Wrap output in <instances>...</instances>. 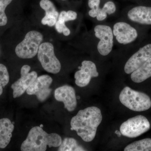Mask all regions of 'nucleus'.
Wrapping results in <instances>:
<instances>
[{
    "instance_id": "nucleus-12",
    "label": "nucleus",
    "mask_w": 151,
    "mask_h": 151,
    "mask_svg": "<svg viewBox=\"0 0 151 151\" xmlns=\"http://www.w3.org/2000/svg\"><path fill=\"white\" fill-rule=\"evenodd\" d=\"M151 57V44L141 47L127 60L124 71L127 74H131L144 64Z\"/></svg>"
},
{
    "instance_id": "nucleus-22",
    "label": "nucleus",
    "mask_w": 151,
    "mask_h": 151,
    "mask_svg": "<svg viewBox=\"0 0 151 151\" xmlns=\"http://www.w3.org/2000/svg\"><path fill=\"white\" fill-rule=\"evenodd\" d=\"M77 14L74 11L69 10L68 12L62 11L59 14L58 20L60 22L65 23L75 20L77 18Z\"/></svg>"
},
{
    "instance_id": "nucleus-8",
    "label": "nucleus",
    "mask_w": 151,
    "mask_h": 151,
    "mask_svg": "<svg viewBox=\"0 0 151 151\" xmlns=\"http://www.w3.org/2000/svg\"><path fill=\"white\" fill-rule=\"evenodd\" d=\"M52 82V78L47 75L38 77L27 90V94L35 95L38 100L43 102L48 98L52 89L50 86Z\"/></svg>"
},
{
    "instance_id": "nucleus-26",
    "label": "nucleus",
    "mask_w": 151,
    "mask_h": 151,
    "mask_svg": "<svg viewBox=\"0 0 151 151\" xmlns=\"http://www.w3.org/2000/svg\"><path fill=\"white\" fill-rule=\"evenodd\" d=\"M107 17V14L103 11V9L100 8L98 11V14L96 18L97 20L99 21H102L104 20Z\"/></svg>"
},
{
    "instance_id": "nucleus-28",
    "label": "nucleus",
    "mask_w": 151,
    "mask_h": 151,
    "mask_svg": "<svg viewBox=\"0 0 151 151\" xmlns=\"http://www.w3.org/2000/svg\"><path fill=\"white\" fill-rule=\"evenodd\" d=\"M115 134H116L118 135V137H120L121 136V135H122V134H121V132H119L118 130H116V131H115Z\"/></svg>"
},
{
    "instance_id": "nucleus-6",
    "label": "nucleus",
    "mask_w": 151,
    "mask_h": 151,
    "mask_svg": "<svg viewBox=\"0 0 151 151\" xmlns=\"http://www.w3.org/2000/svg\"><path fill=\"white\" fill-rule=\"evenodd\" d=\"M150 124L145 116L139 115L128 119L120 127V132L124 137L130 138L137 137L148 132Z\"/></svg>"
},
{
    "instance_id": "nucleus-19",
    "label": "nucleus",
    "mask_w": 151,
    "mask_h": 151,
    "mask_svg": "<svg viewBox=\"0 0 151 151\" xmlns=\"http://www.w3.org/2000/svg\"><path fill=\"white\" fill-rule=\"evenodd\" d=\"M58 151H85L81 146L78 145L77 141L72 138H66L62 141Z\"/></svg>"
},
{
    "instance_id": "nucleus-29",
    "label": "nucleus",
    "mask_w": 151,
    "mask_h": 151,
    "mask_svg": "<svg viewBox=\"0 0 151 151\" xmlns=\"http://www.w3.org/2000/svg\"><path fill=\"white\" fill-rule=\"evenodd\" d=\"M62 1H65V0H62Z\"/></svg>"
},
{
    "instance_id": "nucleus-17",
    "label": "nucleus",
    "mask_w": 151,
    "mask_h": 151,
    "mask_svg": "<svg viewBox=\"0 0 151 151\" xmlns=\"http://www.w3.org/2000/svg\"><path fill=\"white\" fill-rule=\"evenodd\" d=\"M151 77V57L131 73L132 81L135 83H140Z\"/></svg>"
},
{
    "instance_id": "nucleus-20",
    "label": "nucleus",
    "mask_w": 151,
    "mask_h": 151,
    "mask_svg": "<svg viewBox=\"0 0 151 151\" xmlns=\"http://www.w3.org/2000/svg\"><path fill=\"white\" fill-rule=\"evenodd\" d=\"M9 76L5 65L0 63V95L2 94L3 88L8 84Z\"/></svg>"
},
{
    "instance_id": "nucleus-3",
    "label": "nucleus",
    "mask_w": 151,
    "mask_h": 151,
    "mask_svg": "<svg viewBox=\"0 0 151 151\" xmlns=\"http://www.w3.org/2000/svg\"><path fill=\"white\" fill-rule=\"evenodd\" d=\"M119 100L125 107L136 112L146 111L151 107V100L148 95L133 90L129 86L122 90Z\"/></svg>"
},
{
    "instance_id": "nucleus-18",
    "label": "nucleus",
    "mask_w": 151,
    "mask_h": 151,
    "mask_svg": "<svg viewBox=\"0 0 151 151\" xmlns=\"http://www.w3.org/2000/svg\"><path fill=\"white\" fill-rule=\"evenodd\" d=\"M125 151H151V139L147 138L131 143L124 149Z\"/></svg>"
},
{
    "instance_id": "nucleus-1",
    "label": "nucleus",
    "mask_w": 151,
    "mask_h": 151,
    "mask_svg": "<svg viewBox=\"0 0 151 151\" xmlns=\"http://www.w3.org/2000/svg\"><path fill=\"white\" fill-rule=\"evenodd\" d=\"M103 119L101 111L94 106L80 110L70 121L71 130L76 132L83 141L92 142L96 136L97 129Z\"/></svg>"
},
{
    "instance_id": "nucleus-24",
    "label": "nucleus",
    "mask_w": 151,
    "mask_h": 151,
    "mask_svg": "<svg viewBox=\"0 0 151 151\" xmlns=\"http://www.w3.org/2000/svg\"><path fill=\"white\" fill-rule=\"evenodd\" d=\"M103 11H105L107 14H112L116 12V8L115 4L113 2L109 1L105 3L103 6Z\"/></svg>"
},
{
    "instance_id": "nucleus-23",
    "label": "nucleus",
    "mask_w": 151,
    "mask_h": 151,
    "mask_svg": "<svg viewBox=\"0 0 151 151\" xmlns=\"http://www.w3.org/2000/svg\"><path fill=\"white\" fill-rule=\"evenodd\" d=\"M55 27L58 32L60 33H63L65 36H67L70 34V29L67 27L65 23L60 22L57 20L55 24Z\"/></svg>"
},
{
    "instance_id": "nucleus-10",
    "label": "nucleus",
    "mask_w": 151,
    "mask_h": 151,
    "mask_svg": "<svg viewBox=\"0 0 151 151\" xmlns=\"http://www.w3.org/2000/svg\"><path fill=\"white\" fill-rule=\"evenodd\" d=\"M113 35L119 43L127 45L134 41L138 37L137 31L125 22H118L113 26Z\"/></svg>"
},
{
    "instance_id": "nucleus-16",
    "label": "nucleus",
    "mask_w": 151,
    "mask_h": 151,
    "mask_svg": "<svg viewBox=\"0 0 151 151\" xmlns=\"http://www.w3.org/2000/svg\"><path fill=\"white\" fill-rule=\"evenodd\" d=\"M14 129L13 124L9 119H0V148H5L9 145Z\"/></svg>"
},
{
    "instance_id": "nucleus-2",
    "label": "nucleus",
    "mask_w": 151,
    "mask_h": 151,
    "mask_svg": "<svg viewBox=\"0 0 151 151\" xmlns=\"http://www.w3.org/2000/svg\"><path fill=\"white\" fill-rule=\"evenodd\" d=\"M62 139L56 133L48 134L40 127L32 128L29 132L25 140L22 143L21 150L22 151H45L47 146L59 147Z\"/></svg>"
},
{
    "instance_id": "nucleus-5",
    "label": "nucleus",
    "mask_w": 151,
    "mask_h": 151,
    "mask_svg": "<svg viewBox=\"0 0 151 151\" xmlns=\"http://www.w3.org/2000/svg\"><path fill=\"white\" fill-rule=\"evenodd\" d=\"M38 58L45 70L56 74L61 70V64L54 52V46L50 42L41 43L37 52Z\"/></svg>"
},
{
    "instance_id": "nucleus-4",
    "label": "nucleus",
    "mask_w": 151,
    "mask_h": 151,
    "mask_svg": "<svg viewBox=\"0 0 151 151\" xmlns=\"http://www.w3.org/2000/svg\"><path fill=\"white\" fill-rule=\"evenodd\" d=\"M43 39V35L40 32L35 30L29 32L23 40L16 47L17 56L22 59L34 57L37 54Z\"/></svg>"
},
{
    "instance_id": "nucleus-9",
    "label": "nucleus",
    "mask_w": 151,
    "mask_h": 151,
    "mask_svg": "<svg viewBox=\"0 0 151 151\" xmlns=\"http://www.w3.org/2000/svg\"><path fill=\"white\" fill-rule=\"evenodd\" d=\"M30 69L31 67L27 65L22 67L20 78L12 85L14 98H17L22 95L37 78V72L35 71L29 72Z\"/></svg>"
},
{
    "instance_id": "nucleus-11",
    "label": "nucleus",
    "mask_w": 151,
    "mask_h": 151,
    "mask_svg": "<svg viewBox=\"0 0 151 151\" xmlns=\"http://www.w3.org/2000/svg\"><path fill=\"white\" fill-rule=\"evenodd\" d=\"M80 70L74 74L75 83L79 87H84L89 84L91 78L99 76L95 63L90 60H84L79 67Z\"/></svg>"
},
{
    "instance_id": "nucleus-14",
    "label": "nucleus",
    "mask_w": 151,
    "mask_h": 151,
    "mask_svg": "<svg viewBox=\"0 0 151 151\" xmlns=\"http://www.w3.org/2000/svg\"><path fill=\"white\" fill-rule=\"evenodd\" d=\"M132 21L142 24L151 25V7L137 6L131 9L127 14Z\"/></svg>"
},
{
    "instance_id": "nucleus-21",
    "label": "nucleus",
    "mask_w": 151,
    "mask_h": 151,
    "mask_svg": "<svg viewBox=\"0 0 151 151\" xmlns=\"http://www.w3.org/2000/svg\"><path fill=\"white\" fill-rule=\"evenodd\" d=\"M13 0H0V26H4L7 23L8 19L5 9Z\"/></svg>"
},
{
    "instance_id": "nucleus-13",
    "label": "nucleus",
    "mask_w": 151,
    "mask_h": 151,
    "mask_svg": "<svg viewBox=\"0 0 151 151\" xmlns=\"http://www.w3.org/2000/svg\"><path fill=\"white\" fill-rule=\"evenodd\" d=\"M55 97L57 101L63 103L64 108L69 112H72L76 108L77 100L75 90L72 86L64 85L57 88Z\"/></svg>"
},
{
    "instance_id": "nucleus-27",
    "label": "nucleus",
    "mask_w": 151,
    "mask_h": 151,
    "mask_svg": "<svg viewBox=\"0 0 151 151\" xmlns=\"http://www.w3.org/2000/svg\"><path fill=\"white\" fill-rule=\"evenodd\" d=\"M100 8L99 7L97 9H91V10L89 12V16L92 17V18H96Z\"/></svg>"
},
{
    "instance_id": "nucleus-15",
    "label": "nucleus",
    "mask_w": 151,
    "mask_h": 151,
    "mask_svg": "<svg viewBox=\"0 0 151 151\" xmlns=\"http://www.w3.org/2000/svg\"><path fill=\"white\" fill-rule=\"evenodd\" d=\"M40 5L45 12V15L41 20L42 24L49 27L55 25L59 14L53 3L50 0H41Z\"/></svg>"
},
{
    "instance_id": "nucleus-25",
    "label": "nucleus",
    "mask_w": 151,
    "mask_h": 151,
    "mask_svg": "<svg viewBox=\"0 0 151 151\" xmlns=\"http://www.w3.org/2000/svg\"><path fill=\"white\" fill-rule=\"evenodd\" d=\"M100 0H89L88 6L89 8L94 9L100 7Z\"/></svg>"
},
{
    "instance_id": "nucleus-7",
    "label": "nucleus",
    "mask_w": 151,
    "mask_h": 151,
    "mask_svg": "<svg viewBox=\"0 0 151 151\" xmlns=\"http://www.w3.org/2000/svg\"><path fill=\"white\" fill-rule=\"evenodd\" d=\"M95 36L100 39L97 45L98 52L103 56L110 54L113 46V30L109 26L97 25L94 27Z\"/></svg>"
}]
</instances>
